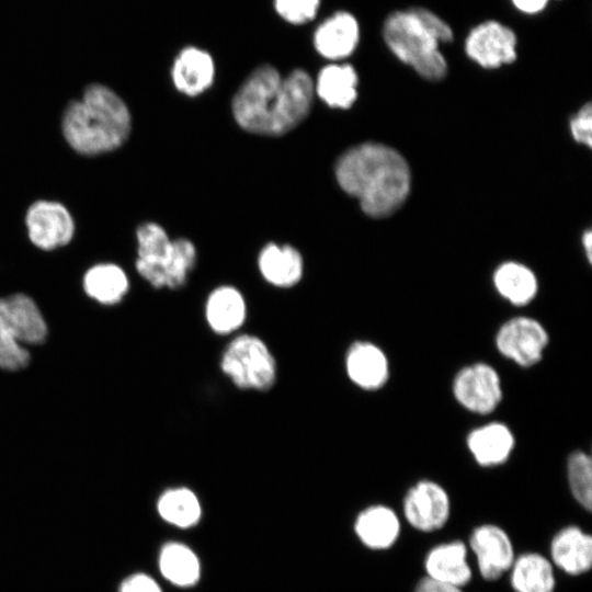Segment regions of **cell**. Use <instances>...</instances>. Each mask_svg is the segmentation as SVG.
Returning <instances> with one entry per match:
<instances>
[{
  "label": "cell",
  "instance_id": "cell-16",
  "mask_svg": "<svg viewBox=\"0 0 592 592\" xmlns=\"http://www.w3.org/2000/svg\"><path fill=\"white\" fill-rule=\"evenodd\" d=\"M360 42V25L348 11L334 12L314 34L316 50L327 59L340 60L354 53Z\"/></svg>",
  "mask_w": 592,
  "mask_h": 592
},
{
  "label": "cell",
  "instance_id": "cell-6",
  "mask_svg": "<svg viewBox=\"0 0 592 592\" xmlns=\"http://www.w3.org/2000/svg\"><path fill=\"white\" fill-rule=\"evenodd\" d=\"M47 337V325L27 295L18 293L0 298V368L16 371L30 362L25 345L41 344Z\"/></svg>",
  "mask_w": 592,
  "mask_h": 592
},
{
  "label": "cell",
  "instance_id": "cell-2",
  "mask_svg": "<svg viewBox=\"0 0 592 592\" xmlns=\"http://www.w3.org/2000/svg\"><path fill=\"white\" fill-rule=\"evenodd\" d=\"M334 173L340 187L374 218L392 215L410 192L408 162L384 144L364 143L348 149L339 157Z\"/></svg>",
  "mask_w": 592,
  "mask_h": 592
},
{
  "label": "cell",
  "instance_id": "cell-19",
  "mask_svg": "<svg viewBox=\"0 0 592 592\" xmlns=\"http://www.w3.org/2000/svg\"><path fill=\"white\" fill-rule=\"evenodd\" d=\"M171 77L178 91L196 96L213 84L215 78L213 57L204 49L187 46L175 57Z\"/></svg>",
  "mask_w": 592,
  "mask_h": 592
},
{
  "label": "cell",
  "instance_id": "cell-1",
  "mask_svg": "<svg viewBox=\"0 0 592 592\" xmlns=\"http://www.w3.org/2000/svg\"><path fill=\"white\" fill-rule=\"evenodd\" d=\"M314 81L303 69L285 78L270 65L254 69L232 100V114L238 125L253 134L283 135L309 114L314 99Z\"/></svg>",
  "mask_w": 592,
  "mask_h": 592
},
{
  "label": "cell",
  "instance_id": "cell-13",
  "mask_svg": "<svg viewBox=\"0 0 592 592\" xmlns=\"http://www.w3.org/2000/svg\"><path fill=\"white\" fill-rule=\"evenodd\" d=\"M480 577L493 582L510 571L515 559L512 539L504 528L493 523L476 526L468 538Z\"/></svg>",
  "mask_w": 592,
  "mask_h": 592
},
{
  "label": "cell",
  "instance_id": "cell-30",
  "mask_svg": "<svg viewBox=\"0 0 592 592\" xmlns=\"http://www.w3.org/2000/svg\"><path fill=\"white\" fill-rule=\"evenodd\" d=\"M320 0H274L277 14L292 24H304L318 12Z\"/></svg>",
  "mask_w": 592,
  "mask_h": 592
},
{
  "label": "cell",
  "instance_id": "cell-33",
  "mask_svg": "<svg viewBox=\"0 0 592 592\" xmlns=\"http://www.w3.org/2000/svg\"><path fill=\"white\" fill-rule=\"evenodd\" d=\"M412 592H464V591L460 588L441 583L424 576L417 582Z\"/></svg>",
  "mask_w": 592,
  "mask_h": 592
},
{
  "label": "cell",
  "instance_id": "cell-23",
  "mask_svg": "<svg viewBox=\"0 0 592 592\" xmlns=\"http://www.w3.org/2000/svg\"><path fill=\"white\" fill-rule=\"evenodd\" d=\"M509 580L515 592H555L557 583L553 562L536 551L515 556Z\"/></svg>",
  "mask_w": 592,
  "mask_h": 592
},
{
  "label": "cell",
  "instance_id": "cell-7",
  "mask_svg": "<svg viewBox=\"0 0 592 592\" xmlns=\"http://www.w3.org/2000/svg\"><path fill=\"white\" fill-rule=\"evenodd\" d=\"M221 372L242 390H270L277 377L276 361L265 342L243 333L232 339L224 350Z\"/></svg>",
  "mask_w": 592,
  "mask_h": 592
},
{
  "label": "cell",
  "instance_id": "cell-21",
  "mask_svg": "<svg viewBox=\"0 0 592 592\" xmlns=\"http://www.w3.org/2000/svg\"><path fill=\"white\" fill-rule=\"evenodd\" d=\"M247 316L242 294L234 286L221 285L212 291L205 305V318L213 332L226 335L238 330Z\"/></svg>",
  "mask_w": 592,
  "mask_h": 592
},
{
  "label": "cell",
  "instance_id": "cell-18",
  "mask_svg": "<svg viewBox=\"0 0 592 592\" xmlns=\"http://www.w3.org/2000/svg\"><path fill=\"white\" fill-rule=\"evenodd\" d=\"M354 531L361 543L367 548L386 550L399 539L401 521L392 508L385 504H373L358 513Z\"/></svg>",
  "mask_w": 592,
  "mask_h": 592
},
{
  "label": "cell",
  "instance_id": "cell-20",
  "mask_svg": "<svg viewBox=\"0 0 592 592\" xmlns=\"http://www.w3.org/2000/svg\"><path fill=\"white\" fill-rule=\"evenodd\" d=\"M467 447L482 467L499 466L508 460L514 445V434L501 422H489L470 431Z\"/></svg>",
  "mask_w": 592,
  "mask_h": 592
},
{
  "label": "cell",
  "instance_id": "cell-25",
  "mask_svg": "<svg viewBox=\"0 0 592 592\" xmlns=\"http://www.w3.org/2000/svg\"><path fill=\"white\" fill-rule=\"evenodd\" d=\"M493 284L499 295L514 306L530 304L538 289L537 278L533 271L513 261L502 263L497 267Z\"/></svg>",
  "mask_w": 592,
  "mask_h": 592
},
{
  "label": "cell",
  "instance_id": "cell-12",
  "mask_svg": "<svg viewBox=\"0 0 592 592\" xmlns=\"http://www.w3.org/2000/svg\"><path fill=\"white\" fill-rule=\"evenodd\" d=\"M453 395L470 412L488 414L502 400V386L498 372L487 363L463 367L454 377Z\"/></svg>",
  "mask_w": 592,
  "mask_h": 592
},
{
  "label": "cell",
  "instance_id": "cell-8",
  "mask_svg": "<svg viewBox=\"0 0 592 592\" xmlns=\"http://www.w3.org/2000/svg\"><path fill=\"white\" fill-rule=\"evenodd\" d=\"M494 341L502 356L522 367H531L544 356L549 334L538 320L517 316L499 328Z\"/></svg>",
  "mask_w": 592,
  "mask_h": 592
},
{
  "label": "cell",
  "instance_id": "cell-10",
  "mask_svg": "<svg viewBox=\"0 0 592 592\" xmlns=\"http://www.w3.org/2000/svg\"><path fill=\"white\" fill-rule=\"evenodd\" d=\"M25 227L30 241L45 251L68 244L76 231L75 219L69 209L52 200H38L29 206Z\"/></svg>",
  "mask_w": 592,
  "mask_h": 592
},
{
  "label": "cell",
  "instance_id": "cell-26",
  "mask_svg": "<svg viewBox=\"0 0 592 592\" xmlns=\"http://www.w3.org/2000/svg\"><path fill=\"white\" fill-rule=\"evenodd\" d=\"M129 287L125 271L114 263H99L91 266L83 276L86 293L105 305L117 304Z\"/></svg>",
  "mask_w": 592,
  "mask_h": 592
},
{
  "label": "cell",
  "instance_id": "cell-28",
  "mask_svg": "<svg viewBox=\"0 0 592 592\" xmlns=\"http://www.w3.org/2000/svg\"><path fill=\"white\" fill-rule=\"evenodd\" d=\"M157 506L163 520L179 527H190L196 524L201 516V504L196 494L183 487L163 492Z\"/></svg>",
  "mask_w": 592,
  "mask_h": 592
},
{
  "label": "cell",
  "instance_id": "cell-4",
  "mask_svg": "<svg viewBox=\"0 0 592 592\" xmlns=\"http://www.w3.org/2000/svg\"><path fill=\"white\" fill-rule=\"evenodd\" d=\"M389 50L419 76L440 81L447 73V61L440 44L451 43L454 32L435 12L411 7L390 12L382 30Z\"/></svg>",
  "mask_w": 592,
  "mask_h": 592
},
{
  "label": "cell",
  "instance_id": "cell-24",
  "mask_svg": "<svg viewBox=\"0 0 592 592\" xmlns=\"http://www.w3.org/2000/svg\"><path fill=\"white\" fill-rule=\"evenodd\" d=\"M358 78L350 64H330L314 83L317 95L329 106L349 109L357 98Z\"/></svg>",
  "mask_w": 592,
  "mask_h": 592
},
{
  "label": "cell",
  "instance_id": "cell-34",
  "mask_svg": "<svg viewBox=\"0 0 592 592\" xmlns=\"http://www.w3.org/2000/svg\"><path fill=\"white\" fill-rule=\"evenodd\" d=\"M512 5L521 13L534 15L543 12L550 0H510Z\"/></svg>",
  "mask_w": 592,
  "mask_h": 592
},
{
  "label": "cell",
  "instance_id": "cell-15",
  "mask_svg": "<svg viewBox=\"0 0 592 592\" xmlns=\"http://www.w3.org/2000/svg\"><path fill=\"white\" fill-rule=\"evenodd\" d=\"M468 547L459 539L433 546L424 557L425 577L463 589L473 579Z\"/></svg>",
  "mask_w": 592,
  "mask_h": 592
},
{
  "label": "cell",
  "instance_id": "cell-11",
  "mask_svg": "<svg viewBox=\"0 0 592 592\" xmlns=\"http://www.w3.org/2000/svg\"><path fill=\"white\" fill-rule=\"evenodd\" d=\"M402 514L408 524L422 533L443 528L451 516V499L443 486L420 480L411 486L402 500Z\"/></svg>",
  "mask_w": 592,
  "mask_h": 592
},
{
  "label": "cell",
  "instance_id": "cell-17",
  "mask_svg": "<svg viewBox=\"0 0 592 592\" xmlns=\"http://www.w3.org/2000/svg\"><path fill=\"white\" fill-rule=\"evenodd\" d=\"M350 380L364 390L382 388L389 377V363L384 351L368 341H356L345 354Z\"/></svg>",
  "mask_w": 592,
  "mask_h": 592
},
{
  "label": "cell",
  "instance_id": "cell-22",
  "mask_svg": "<svg viewBox=\"0 0 592 592\" xmlns=\"http://www.w3.org/2000/svg\"><path fill=\"white\" fill-rule=\"evenodd\" d=\"M258 265L267 283L283 288L295 286L304 273L301 254L288 244H266L259 254Z\"/></svg>",
  "mask_w": 592,
  "mask_h": 592
},
{
  "label": "cell",
  "instance_id": "cell-3",
  "mask_svg": "<svg viewBox=\"0 0 592 592\" xmlns=\"http://www.w3.org/2000/svg\"><path fill=\"white\" fill-rule=\"evenodd\" d=\"M132 129V115L124 100L110 87L91 83L71 101L61 117L67 144L78 153L96 156L119 148Z\"/></svg>",
  "mask_w": 592,
  "mask_h": 592
},
{
  "label": "cell",
  "instance_id": "cell-9",
  "mask_svg": "<svg viewBox=\"0 0 592 592\" xmlns=\"http://www.w3.org/2000/svg\"><path fill=\"white\" fill-rule=\"evenodd\" d=\"M516 47L514 30L497 20H486L475 25L464 42L467 57L485 69H496L515 61Z\"/></svg>",
  "mask_w": 592,
  "mask_h": 592
},
{
  "label": "cell",
  "instance_id": "cell-35",
  "mask_svg": "<svg viewBox=\"0 0 592 592\" xmlns=\"http://www.w3.org/2000/svg\"><path fill=\"white\" fill-rule=\"evenodd\" d=\"M583 247L585 249L587 258L589 262H591L592 259V232L591 230H587L582 238Z\"/></svg>",
  "mask_w": 592,
  "mask_h": 592
},
{
  "label": "cell",
  "instance_id": "cell-29",
  "mask_svg": "<svg viewBox=\"0 0 592 592\" xmlns=\"http://www.w3.org/2000/svg\"><path fill=\"white\" fill-rule=\"evenodd\" d=\"M570 492L578 504L588 512L592 509V460L584 452H573L567 463Z\"/></svg>",
  "mask_w": 592,
  "mask_h": 592
},
{
  "label": "cell",
  "instance_id": "cell-31",
  "mask_svg": "<svg viewBox=\"0 0 592 592\" xmlns=\"http://www.w3.org/2000/svg\"><path fill=\"white\" fill-rule=\"evenodd\" d=\"M572 137L588 147L592 146V107L591 103L583 105L570 121Z\"/></svg>",
  "mask_w": 592,
  "mask_h": 592
},
{
  "label": "cell",
  "instance_id": "cell-14",
  "mask_svg": "<svg viewBox=\"0 0 592 592\" xmlns=\"http://www.w3.org/2000/svg\"><path fill=\"white\" fill-rule=\"evenodd\" d=\"M548 558L566 574H584L592 566V536L578 525L563 526L550 540Z\"/></svg>",
  "mask_w": 592,
  "mask_h": 592
},
{
  "label": "cell",
  "instance_id": "cell-27",
  "mask_svg": "<svg viewBox=\"0 0 592 592\" xmlns=\"http://www.w3.org/2000/svg\"><path fill=\"white\" fill-rule=\"evenodd\" d=\"M159 568L163 577L180 587H191L198 581L201 566L196 555L179 543L166 545L159 557Z\"/></svg>",
  "mask_w": 592,
  "mask_h": 592
},
{
  "label": "cell",
  "instance_id": "cell-32",
  "mask_svg": "<svg viewBox=\"0 0 592 592\" xmlns=\"http://www.w3.org/2000/svg\"><path fill=\"white\" fill-rule=\"evenodd\" d=\"M119 592H161V589L152 578L134 574L122 583Z\"/></svg>",
  "mask_w": 592,
  "mask_h": 592
},
{
  "label": "cell",
  "instance_id": "cell-5",
  "mask_svg": "<svg viewBox=\"0 0 592 592\" xmlns=\"http://www.w3.org/2000/svg\"><path fill=\"white\" fill-rule=\"evenodd\" d=\"M136 270L156 288L178 289L185 285L194 269L195 246L185 238L171 240L157 223H144L136 230Z\"/></svg>",
  "mask_w": 592,
  "mask_h": 592
}]
</instances>
